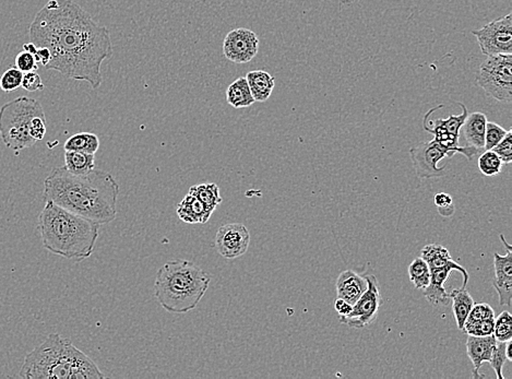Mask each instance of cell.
I'll return each instance as SVG.
<instances>
[{
  "label": "cell",
  "instance_id": "1",
  "mask_svg": "<svg viewBox=\"0 0 512 379\" xmlns=\"http://www.w3.org/2000/svg\"><path fill=\"white\" fill-rule=\"evenodd\" d=\"M28 36L52 54L48 70L85 81L93 90L103 82L102 64L114 54L111 33L72 0H50L36 14Z\"/></svg>",
  "mask_w": 512,
  "mask_h": 379
},
{
  "label": "cell",
  "instance_id": "2",
  "mask_svg": "<svg viewBox=\"0 0 512 379\" xmlns=\"http://www.w3.org/2000/svg\"><path fill=\"white\" fill-rule=\"evenodd\" d=\"M119 185L111 173L93 170L75 175L65 166L54 169L44 181V201L99 225L111 223L117 217Z\"/></svg>",
  "mask_w": 512,
  "mask_h": 379
},
{
  "label": "cell",
  "instance_id": "3",
  "mask_svg": "<svg viewBox=\"0 0 512 379\" xmlns=\"http://www.w3.org/2000/svg\"><path fill=\"white\" fill-rule=\"evenodd\" d=\"M99 224L45 201L38 215V229L43 246L66 260L80 262L94 252Z\"/></svg>",
  "mask_w": 512,
  "mask_h": 379
},
{
  "label": "cell",
  "instance_id": "4",
  "mask_svg": "<svg viewBox=\"0 0 512 379\" xmlns=\"http://www.w3.org/2000/svg\"><path fill=\"white\" fill-rule=\"evenodd\" d=\"M19 376L24 379L105 378L89 356L60 333H50L45 341L26 354Z\"/></svg>",
  "mask_w": 512,
  "mask_h": 379
},
{
  "label": "cell",
  "instance_id": "5",
  "mask_svg": "<svg viewBox=\"0 0 512 379\" xmlns=\"http://www.w3.org/2000/svg\"><path fill=\"white\" fill-rule=\"evenodd\" d=\"M211 276L188 260H172L158 269L154 297L170 314L194 311L206 295Z\"/></svg>",
  "mask_w": 512,
  "mask_h": 379
},
{
  "label": "cell",
  "instance_id": "6",
  "mask_svg": "<svg viewBox=\"0 0 512 379\" xmlns=\"http://www.w3.org/2000/svg\"><path fill=\"white\" fill-rule=\"evenodd\" d=\"M44 115L40 102L32 97H19L5 104L0 110V137L5 146L16 152L33 146L32 120Z\"/></svg>",
  "mask_w": 512,
  "mask_h": 379
},
{
  "label": "cell",
  "instance_id": "7",
  "mask_svg": "<svg viewBox=\"0 0 512 379\" xmlns=\"http://www.w3.org/2000/svg\"><path fill=\"white\" fill-rule=\"evenodd\" d=\"M477 85L501 103L512 101V54L487 56L477 71Z\"/></svg>",
  "mask_w": 512,
  "mask_h": 379
},
{
  "label": "cell",
  "instance_id": "8",
  "mask_svg": "<svg viewBox=\"0 0 512 379\" xmlns=\"http://www.w3.org/2000/svg\"><path fill=\"white\" fill-rule=\"evenodd\" d=\"M462 107V113L459 115L449 116L446 119H436L434 122L430 120V114L435 113L439 109L444 107V105H439L430 112L424 117V129L426 132L434 134V142L448 150L452 151L453 154H461L467 156L469 160H472L473 156L477 154V149L474 146H459V138H460V130L464 123L465 118L469 115L467 106L462 103H458Z\"/></svg>",
  "mask_w": 512,
  "mask_h": 379
},
{
  "label": "cell",
  "instance_id": "9",
  "mask_svg": "<svg viewBox=\"0 0 512 379\" xmlns=\"http://www.w3.org/2000/svg\"><path fill=\"white\" fill-rule=\"evenodd\" d=\"M472 34L476 38L481 52L485 56L512 54L511 14L474 30Z\"/></svg>",
  "mask_w": 512,
  "mask_h": 379
},
{
  "label": "cell",
  "instance_id": "10",
  "mask_svg": "<svg viewBox=\"0 0 512 379\" xmlns=\"http://www.w3.org/2000/svg\"><path fill=\"white\" fill-rule=\"evenodd\" d=\"M365 278L369 284L367 290L353 305L352 311L345 317H340V323L347 327L361 329L371 325L376 321L380 306L383 305L377 278L374 274H369Z\"/></svg>",
  "mask_w": 512,
  "mask_h": 379
},
{
  "label": "cell",
  "instance_id": "11",
  "mask_svg": "<svg viewBox=\"0 0 512 379\" xmlns=\"http://www.w3.org/2000/svg\"><path fill=\"white\" fill-rule=\"evenodd\" d=\"M414 170L418 178H434L446 175V165L439 168V161L445 158H452L454 156L452 151L444 148L434 140L427 142H420L410 151Z\"/></svg>",
  "mask_w": 512,
  "mask_h": 379
},
{
  "label": "cell",
  "instance_id": "12",
  "mask_svg": "<svg viewBox=\"0 0 512 379\" xmlns=\"http://www.w3.org/2000/svg\"><path fill=\"white\" fill-rule=\"evenodd\" d=\"M259 50V38L255 32L245 28H234L225 36L223 54L234 64L251 62Z\"/></svg>",
  "mask_w": 512,
  "mask_h": 379
},
{
  "label": "cell",
  "instance_id": "13",
  "mask_svg": "<svg viewBox=\"0 0 512 379\" xmlns=\"http://www.w3.org/2000/svg\"><path fill=\"white\" fill-rule=\"evenodd\" d=\"M251 244V233L244 224L227 223L217 230L214 246L225 260H235L246 254Z\"/></svg>",
  "mask_w": 512,
  "mask_h": 379
},
{
  "label": "cell",
  "instance_id": "14",
  "mask_svg": "<svg viewBox=\"0 0 512 379\" xmlns=\"http://www.w3.org/2000/svg\"><path fill=\"white\" fill-rule=\"evenodd\" d=\"M501 242L506 246V255L494 254L495 278L493 287L499 297V304L511 306L512 299V247L508 244L505 236L501 234Z\"/></svg>",
  "mask_w": 512,
  "mask_h": 379
},
{
  "label": "cell",
  "instance_id": "15",
  "mask_svg": "<svg viewBox=\"0 0 512 379\" xmlns=\"http://www.w3.org/2000/svg\"><path fill=\"white\" fill-rule=\"evenodd\" d=\"M459 271L463 276V289H465L469 283V274L463 267L457 264L454 260L442 267V268L432 269L430 270V282L426 289H424V295L432 305H449L451 301L450 293L447 292L445 289V283L448 280L452 271Z\"/></svg>",
  "mask_w": 512,
  "mask_h": 379
},
{
  "label": "cell",
  "instance_id": "16",
  "mask_svg": "<svg viewBox=\"0 0 512 379\" xmlns=\"http://www.w3.org/2000/svg\"><path fill=\"white\" fill-rule=\"evenodd\" d=\"M496 342L497 340L495 339L494 335L485 336V337L469 336L467 338V353L474 366V370H473L474 378L484 377L479 374V368L485 362H489L491 360Z\"/></svg>",
  "mask_w": 512,
  "mask_h": 379
},
{
  "label": "cell",
  "instance_id": "17",
  "mask_svg": "<svg viewBox=\"0 0 512 379\" xmlns=\"http://www.w3.org/2000/svg\"><path fill=\"white\" fill-rule=\"evenodd\" d=\"M367 285L365 277L355 274L354 271L345 270L337 280V294L339 299L354 305L367 290Z\"/></svg>",
  "mask_w": 512,
  "mask_h": 379
},
{
  "label": "cell",
  "instance_id": "18",
  "mask_svg": "<svg viewBox=\"0 0 512 379\" xmlns=\"http://www.w3.org/2000/svg\"><path fill=\"white\" fill-rule=\"evenodd\" d=\"M486 124V115L481 112H474L467 116L461 129L469 146H474L477 150L484 149Z\"/></svg>",
  "mask_w": 512,
  "mask_h": 379
},
{
  "label": "cell",
  "instance_id": "19",
  "mask_svg": "<svg viewBox=\"0 0 512 379\" xmlns=\"http://www.w3.org/2000/svg\"><path fill=\"white\" fill-rule=\"evenodd\" d=\"M176 213L182 221L188 224H205L212 217L202 203L192 193L185 196L178 205Z\"/></svg>",
  "mask_w": 512,
  "mask_h": 379
},
{
  "label": "cell",
  "instance_id": "20",
  "mask_svg": "<svg viewBox=\"0 0 512 379\" xmlns=\"http://www.w3.org/2000/svg\"><path fill=\"white\" fill-rule=\"evenodd\" d=\"M255 102L268 101L273 92L276 79L265 70L249 71L245 77Z\"/></svg>",
  "mask_w": 512,
  "mask_h": 379
},
{
  "label": "cell",
  "instance_id": "21",
  "mask_svg": "<svg viewBox=\"0 0 512 379\" xmlns=\"http://www.w3.org/2000/svg\"><path fill=\"white\" fill-rule=\"evenodd\" d=\"M227 101L234 109H247L255 103L245 77L236 79L227 90Z\"/></svg>",
  "mask_w": 512,
  "mask_h": 379
},
{
  "label": "cell",
  "instance_id": "22",
  "mask_svg": "<svg viewBox=\"0 0 512 379\" xmlns=\"http://www.w3.org/2000/svg\"><path fill=\"white\" fill-rule=\"evenodd\" d=\"M65 168L75 175H85L95 169L94 154L65 151Z\"/></svg>",
  "mask_w": 512,
  "mask_h": 379
},
{
  "label": "cell",
  "instance_id": "23",
  "mask_svg": "<svg viewBox=\"0 0 512 379\" xmlns=\"http://www.w3.org/2000/svg\"><path fill=\"white\" fill-rule=\"evenodd\" d=\"M452 299V309L459 330L463 329L467 316L474 306V299L465 289H456L450 293Z\"/></svg>",
  "mask_w": 512,
  "mask_h": 379
},
{
  "label": "cell",
  "instance_id": "24",
  "mask_svg": "<svg viewBox=\"0 0 512 379\" xmlns=\"http://www.w3.org/2000/svg\"><path fill=\"white\" fill-rule=\"evenodd\" d=\"M189 193L197 197L206 207L210 215H213L217 205L223 203V198L219 193V187L214 183L195 185V186L190 187Z\"/></svg>",
  "mask_w": 512,
  "mask_h": 379
},
{
  "label": "cell",
  "instance_id": "25",
  "mask_svg": "<svg viewBox=\"0 0 512 379\" xmlns=\"http://www.w3.org/2000/svg\"><path fill=\"white\" fill-rule=\"evenodd\" d=\"M99 148V139L97 134L91 132H79L72 134L65 142V151H79L85 154H95Z\"/></svg>",
  "mask_w": 512,
  "mask_h": 379
},
{
  "label": "cell",
  "instance_id": "26",
  "mask_svg": "<svg viewBox=\"0 0 512 379\" xmlns=\"http://www.w3.org/2000/svg\"><path fill=\"white\" fill-rule=\"evenodd\" d=\"M420 255H422L423 260H425L426 264L430 267V270L442 268L453 260L449 250L438 244L426 245L423 248Z\"/></svg>",
  "mask_w": 512,
  "mask_h": 379
},
{
  "label": "cell",
  "instance_id": "27",
  "mask_svg": "<svg viewBox=\"0 0 512 379\" xmlns=\"http://www.w3.org/2000/svg\"><path fill=\"white\" fill-rule=\"evenodd\" d=\"M408 277L418 290H424L430 285V269L425 260L416 258L408 267Z\"/></svg>",
  "mask_w": 512,
  "mask_h": 379
},
{
  "label": "cell",
  "instance_id": "28",
  "mask_svg": "<svg viewBox=\"0 0 512 379\" xmlns=\"http://www.w3.org/2000/svg\"><path fill=\"white\" fill-rule=\"evenodd\" d=\"M477 164H479L481 174L489 177L499 175L503 168V162L501 159L491 150H485L479 156Z\"/></svg>",
  "mask_w": 512,
  "mask_h": 379
},
{
  "label": "cell",
  "instance_id": "29",
  "mask_svg": "<svg viewBox=\"0 0 512 379\" xmlns=\"http://www.w3.org/2000/svg\"><path fill=\"white\" fill-rule=\"evenodd\" d=\"M493 335L497 341L507 342L512 339V316L509 311H503L496 318Z\"/></svg>",
  "mask_w": 512,
  "mask_h": 379
},
{
  "label": "cell",
  "instance_id": "30",
  "mask_svg": "<svg viewBox=\"0 0 512 379\" xmlns=\"http://www.w3.org/2000/svg\"><path fill=\"white\" fill-rule=\"evenodd\" d=\"M23 73L20 71L17 67H12L4 73L0 78V87L6 93L13 92L14 90L21 87Z\"/></svg>",
  "mask_w": 512,
  "mask_h": 379
},
{
  "label": "cell",
  "instance_id": "31",
  "mask_svg": "<svg viewBox=\"0 0 512 379\" xmlns=\"http://www.w3.org/2000/svg\"><path fill=\"white\" fill-rule=\"evenodd\" d=\"M494 324H495V318H489V319H484V321L467 324V325L463 326L462 331H464L469 336L485 337V336L493 335Z\"/></svg>",
  "mask_w": 512,
  "mask_h": 379
},
{
  "label": "cell",
  "instance_id": "32",
  "mask_svg": "<svg viewBox=\"0 0 512 379\" xmlns=\"http://www.w3.org/2000/svg\"><path fill=\"white\" fill-rule=\"evenodd\" d=\"M506 361H508L507 356H506V342L497 341L489 363L493 370H495L496 376L499 379H505L503 374V368L505 365Z\"/></svg>",
  "mask_w": 512,
  "mask_h": 379
},
{
  "label": "cell",
  "instance_id": "33",
  "mask_svg": "<svg viewBox=\"0 0 512 379\" xmlns=\"http://www.w3.org/2000/svg\"><path fill=\"white\" fill-rule=\"evenodd\" d=\"M507 132L508 130L499 126V124L487 122L486 132H485L484 150H491L496 144H499L505 137Z\"/></svg>",
  "mask_w": 512,
  "mask_h": 379
},
{
  "label": "cell",
  "instance_id": "34",
  "mask_svg": "<svg viewBox=\"0 0 512 379\" xmlns=\"http://www.w3.org/2000/svg\"><path fill=\"white\" fill-rule=\"evenodd\" d=\"M491 151H494L503 164H510L512 162V132L508 130L505 137L496 144Z\"/></svg>",
  "mask_w": 512,
  "mask_h": 379
},
{
  "label": "cell",
  "instance_id": "35",
  "mask_svg": "<svg viewBox=\"0 0 512 379\" xmlns=\"http://www.w3.org/2000/svg\"><path fill=\"white\" fill-rule=\"evenodd\" d=\"M489 318H495L494 309L489 304H485V303L474 304L473 309H471L470 314L467 316L464 325L475 323V321H484V319H489Z\"/></svg>",
  "mask_w": 512,
  "mask_h": 379
},
{
  "label": "cell",
  "instance_id": "36",
  "mask_svg": "<svg viewBox=\"0 0 512 379\" xmlns=\"http://www.w3.org/2000/svg\"><path fill=\"white\" fill-rule=\"evenodd\" d=\"M14 64H16V67L23 73H30V71H36L38 68V63H36L34 55L30 54V53L26 52V50L17 55L16 60H14Z\"/></svg>",
  "mask_w": 512,
  "mask_h": 379
},
{
  "label": "cell",
  "instance_id": "37",
  "mask_svg": "<svg viewBox=\"0 0 512 379\" xmlns=\"http://www.w3.org/2000/svg\"><path fill=\"white\" fill-rule=\"evenodd\" d=\"M21 87L28 92H36V91L44 90L45 85L36 71H30V73H23Z\"/></svg>",
  "mask_w": 512,
  "mask_h": 379
},
{
  "label": "cell",
  "instance_id": "38",
  "mask_svg": "<svg viewBox=\"0 0 512 379\" xmlns=\"http://www.w3.org/2000/svg\"><path fill=\"white\" fill-rule=\"evenodd\" d=\"M34 57H36V60L38 64H40L43 65V66L46 67L48 64H50V59H52V54H50L48 48H38V50H36Z\"/></svg>",
  "mask_w": 512,
  "mask_h": 379
},
{
  "label": "cell",
  "instance_id": "39",
  "mask_svg": "<svg viewBox=\"0 0 512 379\" xmlns=\"http://www.w3.org/2000/svg\"><path fill=\"white\" fill-rule=\"evenodd\" d=\"M434 203L437 209L449 207V205H453L452 197L449 193H438L435 195Z\"/></svg>",
  "mask_w": 512,
  "mask_h": 379
},
{
  "label": "cell",
  "instance_id": "40",
  "mask_svg": "<svg viewBox=\"0 0 512 379\" xmlns=\"http://www.w3.org/2000/svg\"><path fill=\"white\" fill-rule=\"evenodd\" d=\"M352 304H349V303H347V301H344V299H339V297L334 303L335 311H337V313L339 314L340 317H345V316L349 315V314L352 311Z\"/></svg>",
  "mask_w": 512,
  "mask_h": 379
},
{
  "label": "cell",
  "instance_id": "41",
  "mask_svg": "<svg viewBox=\"0 0 512 379\" xmlns=\"http://www.w3.org/2000/svg\"><path fill=\"white\" fill-rule=\"evenodd\" d=\"M439 213L442 215V217L445 218H449L451 217V215L454 213V205H449V207L446 208H442V209H438Z\"/></svg>",
  "mask_w": 512,
  "mask_h": 379
},
{
  "label": "cell",
  "instance_id": "42",
  "mask_svg": "<svg viewBox=\"0 0 512 379\" xmlns=\"http://www.w3.org/2000/svg\"><path fill=\"white\" fill-rule=\"evenodd\" d=\"M23 50L30 53V54L36 55V50H38V46L34 43H28V44L23 45Z\"/></svg>",
  "mask_w": 512,
  "mask_h": 379
},
{
  "label": "cell",
  "instance_id": "43",
  "mask_svg": "<svg viewBox=\"0 0 512 379\" xmlns=\"http://www.w3.org/2000/svg\"><path fill=\"white\" fill-rule=\"evenodd\" d=\"M512 339L509 341L506 342V356H507V360L511 362L512 361Z\"/></svg>",
  "mask_w": 512,
  "mask_h": 379
}]
</instances>
